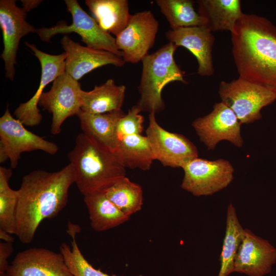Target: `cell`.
Here are the masks:
<instances>
[{
  "label": "cell",
  "instance_id": "6da1fadb",
  "mask_svg": "<svg viewBox=\"0 0 276 276\" xmlns=\"http://www.w3.org/2000/svg\"><path fill=\"white\" fill-rule=\"evenodd\" d=\"M74 183L70 163L56 172L35 170L22 177L18 190L15 233L22 243L32 242L40 223L55 218L65 208Z\"/></svg>",
  "mask_w": 276,
  "mask_h": 276
},
{
  "label": "cell",
  "instance_id": "7a4b0ae2",
  "mask_svg": "<svg viewBox=\"0 0 276 276\" xmlns=\"http://www.w3.org/2000/svg\"><path fill=\"white\" fill-rule=\"evenodd\" d=\"M231 33L239 77L276 92V27L266 17L243 13Z\"/></svg>",
  "mask_w": 276,
  "mask_h": 276
},
{
  "label": "cell",
  "instance_id": "3957f363",
  "mask_svg": "<svg viewBox=\"0 0 276 276\" xmlns=\"http://www.w3.org/2000/svg\"><path fill=\"white\" fill-rule=\"evenodd\" d=\"M68 157L74 170L75 183L84 197L105 193L126 176V168L116 151L82 132L77 136Z\"/></svg>",
  "mask_w": 276,
  "mask_h": 276
},
{
  "label": "cell",
  "instance_id": "277c9868",
  "mask_svg": "<svg viewBox=\"0 0 276 276\" xmlns=\"http://www.w3.org/2000/svg\"><path fill=\"white\" fill-rule=\"evenodd\" d=\"M177 47L169 42L142 60V71L138 86L140 98L135 104L141 111L155 114L163 110L165 108L162 96L164 87L174 81L187 83L183 72L174 58Z\"/></svg>",
  "mask_w": 276,
  "mask_h": 276
},
{
  "label": "cell",
  "instance_id": "5b68a950",
  "mask_svg": "<svg viewBox=\"0 0 276 276\" xmlns=\"http://www.w3.org/2000/svg\"><path fill=\"white\" fill-rule=\"evenodd\" d=\"M218 94L242 124L261 119L262 108L276 100L275 91L239 77L230 82L221 81Z\"/></svg>",
  "mask_w": 276,
  "mask_h": 276
},
{
  "label": "cell",
  "instance_id": "8992f818",
  "mask_svg": "<svg viewBox=\"0 0 276 276\" xmlns=\"http://www.w3.org/2000/svg\"><path fill=\"white\" fill-rule=\"evenodd\" d=\"M64 2L67 10L72 16V24L37 29L36 33L42 41L49 42L51 38L58 34L75 32L81 36V41L87 47L110 52L122 57V53L116 44V38L103 30L96 19L81 7L77 0Z\"/></svg>",
  "mask_w": 276,
  "mask_h": 276
},
{
  "label": "cell",
  "instance_id": "52a82bcc",
  "mask_svg": "<svg viewBox=\"0 0 276 276\" xmlns=\"http://www.w3.org/2000/svg\"><path fill=\"white\" fill-rule=\"evenodd\" d=\"M58 145L27 130L25 125L10 113L8 106L0 118V163L10 160L16 168L25 152L41 150L51 155L58 151Z\"/></svg>",
  "mask_w": 276,
  "mask_h": 276
},
{
  "label": "cell",
  "instance_id": "ba28073f",
  "mask_svg": "<svg viewBox=\"0 0 276 276\" xmlns=\"http://www.w3.org/2000/svg\"><path fill=\"white\" fill-rule=\"evenodd\" d=\"M181 168V188L196 196L211 195L227 187L234 179L233 166L222 158L210 160L198 157Z\"/></svg>",
  "mask_w": 276,
  "mask_h": 276
},
{
  "label": "cell",
  "instance_id": "9c48e42d",
  "mask_svg": "<svg viewBox=\"0 0 276 276\" xmlns=\"http://www.w3.org/2000/svg\"><path fill=\"white\" fill-rule=\"evenodd\" d=\"M155 114H149L146 130L154 159L164 166L182 168L190 160L198 157L195 145L184 135L169 132L156 122Z\"/></svg>",
  "mask_w": 276,
  "mask_h": 276
},
{
  "label": "cell",
  "instance_id": "30bf717a",
  "mask_svg": "<svg viewBox=\"0 0 276 276\" xmlns=\"http://www.w3.org/2000/svg\"><path fill=\"white\" fill-rule=\"evenodd\" d=\"M82 91L78 81L65 72L53 81L49 91L42 93L38 106L52 114V134L60 133L66 119L77 115L81 107Z\"/></svg>",
  "mask_w": 276,
  "mask_h": 276
},
{
  "label": "cell",
  "instance_id": "8fae6325",
  "mask_svg": "<svg viewBox=\"0 0 276 276\" xmlns=\"http://www.w3.org/2000/svg\"><path fill=\"white\" fill-rule=\"evenodd\" d=\"M241 125L233 111L221 101L214 105L210 113L197 118L192 124L208 150H214L217 145L223 140L237 147H242Z\"/></svg>",
  "mask_w": 276,
  "mask_h": 276
},
{
  "label": "cell",
  "instance_id": "7c38bea8",
  "mask_svg": "<svg viewBox=\"0 0 276 276\" xmlns=\"http://www.w3.org/2000/svg\"><path fill=\"white\" fill-rule=\"evenodd\" d=\"M159 22L150 10L131 14L126 27L116 37L125 62L135 64L148 54L154 44Z\"/></svg>",
  "mask_w": 276,
  "mask_h": 276
},
{
  "label": "cell",
  "instance_id": "4fadbf2b",
  "mask_svg": "<svg viewBox=\"0 0 276 276\" xmlns=\"http://www.w3.org/2000/svg\"><path fill=\"white\" fill-rule=\"evenodd\" d=\"M27 12L14 0L0 1V26L4 50L1 57L5 63L6 77L13 81L15 75L17 52L20 39L37 29L26 20Z\"/></svg>",
  "mask_w": 276,
  "mask_h": 276
},
{
  "label": "cell",
  "instance_id": "5bb4252c",
  "mask_svg": "<svg viewBox=\"0 0 276 276\" xmlns=\"http://www.w3.org/2000/svg\"><path fill=\"white\" fill-rule=\"evenodd\" d=\"M25 44L39 61L41 74L39 86L33 97L28 101L21 103L14 111L15 118L24 125L36 126L42 119L38 108V102L43 89L58 77L65 73L66 52L59 55H51L39 50L34 44L25 42Z\"/></svg>",
  "mask_w": 276,
  "mask_h": 276
},
{
  "label": "cell",
  "instance_id": "9a60e30c",
  "mask_svg": "<svg viewBox=\"0 0 276 276\" xmlns=\"http://www.w3.org/2000/svg\"><path fill=\"white\" fill-rule=\"evenodd\" d=\"M6 272L10 276H73L60 252L36 247L18 252Z\"/></svg>",
  "mask_w": 276,
  "mask_h": 276
},
{
  "label": "cell",
  "instance_id": "2e32d148",
  "mask_svg": "<svg viewBox=\"0 0 276 276\" xmlns=\"http://www.w3.org/2000/svg\"><path fill=\"white\" fill-rule=\"evenodd\" d=\"M276 263V248L267 240L245 228L243 239L237 252L234 272L248 276H264Z\"/></svg>",
  "mask_w": 276,
  "mask_h": 276
},
{
  "label": "cell",
  "instance_id": "e0dca14e",
  "mask_svg": "<svg viewBox=\"0 0 276 276\" xmlns=\"http://www.w3.org/2000/svg\"><path fill=\"white\" fill-rule=\"evenodd\" d=\"M61 44L67 54L65 72L78 81L85 74L104 65L111 64L121 67L123 58L111 52L83 46L64 35Z\"/></svg>",
  "mask_w": 276,
  "mask_h": 276
},
{
  "label": "cell",
  "instance_id": "ac0fdd59",
  "mask_svg": "<svg viewBox=\"0 0 276 276\" xmlns=\"http://www.w3.org/2000/svg\"><path fill=\"white\" fill-rule=\"evenodd\" d=\"M166 38L176 46L188 50L198 62L197 73L201 76H211L214 74L213 48L215 37L203 26L169 30Z\"/></svg>",
  "mask_w": 276,
  "mask_h": 276
},
{
  "label": "cell",
  "instance_id": "d6986e66",
  "mask_svg": "<svg viewBox=\"0 0 276 276\" xmlns=\"http://www.w3.org/2000/svg\"><path fill=\"white\" fill-rule=\"evenodd\" d=\"M198 13L211 32L233 30L244 13L239 0H198Z\"/></svg>",
  "mask_w": 276,
  "mask_h": 276
},
{
  "label": "cell",
  "instance_id": "ffe728a7",
  "mask_svg": "<svg viewBox=\"0 0 276 276\" xmlns=\"http://www.w3.org/2000/svg\"><path fill=\"white\" fill-rule=\"evenodd\" d=\"M125 114L122 109L101 114L89 113L80 109L77 116L82 133L116 151L118 144V123Z\"/></svg>",
  "mask_w": 276,
  "mask_h": 276
},
{
  "label": "cell",
  "instance_id": "44dd1931",
  "mask_svg": "<svg viewBox=\"0 0 276 276\" xmlns=\"http://www.w3.org/2000/svg\"><path fill=\"white\" fill-rule=\"evenodd\" d=\"M126 86L118 85L112 79L90 91L81 92V110L89 113L101 114L122 109Z\"/></svg>",
  "mask_w": 276,
  "mask_h": 276
},
{
  "label": "cell",
  "instance_id": "7402d4cb",
  "mask_svg": "<svg viewBox=\"0 0 276 276\" xmlns=\"http://www.w3.org/2000/svg\"><path fill=\"white\" fill-rule=\"evenodd\" d=\"M85 3L100 27L116 36L126 27L131 16L127 0H86Z\"/></svg>",
  "mask_w": 276,
  "mask_h": 276
},
{
  "label": "cell",
  "instance_id": "603a6c76",
  "mask_svg": "<svg viewBox=\"0 0 276 276\" xmlns=\"http://www.w3.org/2000/svg\"><path fill=\"white\" fill-rule=\"evenodd\" d=\"M84 202L88 211L90 226L96 231L102 232L114 228L130 218L104 193L84 196Z\"/></svg>",
  "mask_w": 276,
  "mask_h": 276
},
{
  "label": "cell",
  "instance_id": "cb8c5ba5",
  "mask_svg": "<svg viewBox=\"0 0 276 276\" xmlns=\"http://www.w3.org/2000/svg\"><path fill=\"white\" fill-rule=\"evenodd\" d=\"M116 152L125 168L149 170L154 160L149 141L142 134L120 139Z\"/></svg>",
  "mask_w": 276,
  "mask_h": 276
},
{
  "label": "cell",
  "instance_id": "d4e9b609",
  "mask_svg": "<svg viewBox=\"0 0 276 276\" xmlns=\"http://www.w3.org/2000/svg\"><path fill=\"white\" fill-rule=\"evenodd\" d=\"M244 232L245 229L239 221L236 209L230 203L227 209L226 229L220 256V267L217 276H228L234 272L235 258Z\"/></svg>",
  "mask_w": 276,
  "mask_h": 276
},
{
  "label": "cell",
  "instance_id": "484cf974",
  "mask_svg": "<svg viewBox=\"0 0 276 276\" xmlns=\"http://www.w3.org/2000/svg\"><path fill=\"white\" fill-rule=\"evenodd\" d=\"M161 13L168 21L171 30L203 26L201 16L191 0H156Z\"/></svg>",
  "mask_w": 276,
  "mask_h": 276
},
{
  "label": "cell",
  "instance_id": "4316f807",
  "mask_svg": "<svg viewBox=\"0 0 276 276\" xmlns=\"http://www.w3.org/2000/svg\"><path fill=\"white\" fill-rule=\"evenodd\" d=\"M104 193L113 203L129 217L142 209L143 204L142 189L126 176L116 182Z\"/></svg>",
  "mask_w": 276,
  "mask_h": 276
},
{
  "label": "cell",
  "instance_id": "83f0119b",
  "mask_svg": "<svg viewBox=\"0 0 276 276\" xmlns=\"http://www.w3.org/2000/svg\"><path fill=\"white\" fill-rule=\"evenodd\" d=\"M12 174L11 169L0 167V229L15 234L18 192L9 187Z\"/></svg>",
  "mask_w": 276,
  "mask_h": 276
},
{
  "label": "cell",
  "instance_id": "f1b7e54d",
  "mask_svg": "<svg viewBox=\"0 0 276 276\" xmlns=\"http://www.w3.org/2000/svg\"><path fill=\"white\" fill-rule=\"evenodd\" d=\"M67 233L71 236V246L63 243L60 246L62 254L71 273L73 276H116L109 275L93 267L83 256L76 239V226L68 225Z\"/></svg>",
  "mask_w": 276,
  "mask_h": 276
},
{
  "label": "cell",
  "instance_id": "f546056e",
  "mask_svg": "<svg viewBox=\"0 0 276 276\" xmlns=\"http://www.w3.org/2000/svg\"><path fill=\"white\" fill-rule=\"evenodd\" d=\"M141 112L134 105L119 119L117 129L118 141L124 136L142 134L144 119Z\"/></svg>",
  "mask_w": 276,
  "mask_h": 276
},
{
  "label": "cell",
  "instance_id": "4dcf8cb0",
  "mask_svg": "<svg viewBox=\"0 0 276 276\" xmlns=\"http://www.w3.org/2000/svg\"><path fill=\"white\" fill-rule=\"evenodd\" d=\"M13 251V243H0V273L6 272L9 267L8 259Z\"/></svg>",
  "mask_w": 276,
  "mask_h": 276
},
{
  "label": "cell",
  "instance_id": "1f68e13d",
  "mask_svg": "<svg viewBox=\"0 0 276 276\" xmlns=\"http://www.w3.org/2000/svg\"><path fill=\"white\" fill-rule=\"evenodd\" d=\"M22 8L27 13L30 10L36 8L42 1L40 0H22Z\"/></svg>",
  "mask_w": 276,
  "mask_h": 276
},
{
  "label": "cell",
  "instance_id": "d6a6232c",
  "mask_svg": "<svg viewBox=\"0 0 276 276\" xmlns=\"http://www.w3.org/2000/svg\"><path fill=\"white\" fill-rule=\"evenodd\" d=\"M11 235V234L0 229V238L5 242L10 243L14 242V239Z\"/></svg>",
  "mask_w": 276,
  "mask_h": 276
},
{
  "label": "cell",
  "instance_id": "836d02e7",
  "mask_svg": "<svg viewBox=\"0 0 276 276\" xmlns=\"http://www.w3.org/2000/svg\"><path fill=\"white\" fill-rule=\"evenodd\" d=\"M0 276H10L6 272L0 273Z\"/></svg>",
  "mask_w": 276,
  "mask_h": 276
}]
</instances>
